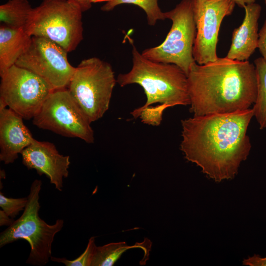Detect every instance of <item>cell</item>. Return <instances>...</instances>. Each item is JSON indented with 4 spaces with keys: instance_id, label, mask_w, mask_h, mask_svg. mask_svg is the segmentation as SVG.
<instances>
[{
    "instance_id": "603a6c76",
    "label": "cell",
    "mask_w": 266,
    "mask_h": 266,
    "mask_svg": "<svg viewBox=\"0 0 266 266\" xmlns=\"http://www.w3.org/2000/svg\"><path fill=\"white\" fill-rule=\"evenodd\" d=\"M258 48L266 62V19L259 33Z\"/></svg>"
},
{
    "instance_id": "ba28073f",
    "label": "cell",
    "mask_w": 266,
    "mask_h": 266,
    "mask_svg": "<svg viewBox=\"0 0 266 266\" xmlns=\"http://www.w3.org/2000/svg\"><path fill=\"white\" fill-rule=\"evenodd\" d=\"M33 124L64 136L94 141L91 123L67 88L54 90L33 118Z\"/></svg>"
},
{
    "instance_id": "2e32d148",
    "label": "cell",
    "mask_w": 266,
    "mask_h": 266,
    "mask_svg": "<svg viewBox=\"0 0 266 266\" xmlns=\"http://www.w3.org/2000/svg\"><path fill=\"white\" fill-rule=\"evenodd\" d=\"M33 9L28 0H9L0 5V21L11 28H25Z\"/></svg>"
},
{
    "instance_id": "83f0119b",
    "label": "cell",
    "mask_w": 266,
    "mask_h": 266,
    "mask_svg": "<svg viewBox=\"0 0 266 266\" xmlns=\"http://www.w3.org/2000/svg\"><path fill=\"white\" fill-rule=\"evenodd\" d=\"M112 0H90L91 2L92 3H97V2H108Z\"/></svg>"
},
{
    "instance_id": "9c48e42d",
    "label": "cell",
    "mask_w": 266,
    "mask_h": 266,
    "mask_svg": "<svg viewBox=\"0 0 266 266\" xmlns=\"http://www.w3.org/2000/svg\"><path fill=\"white\" fill-rule=\"evenodd\" d=\"M0 75V108L8 106L24 119H33L53 91L38 76L16 65Z\"/></svg>"
},
{
    "instance_id": "5b68a950",
    "label": "cell",
    "mask_w": 266,
    "mask_h": 266,
    "mask_svg": "<svg viewBox=\"0 0 266 266\" xmlns=\"http://www.w3.org/2000/svg\"><path fill=\"white\" fill-rule=\"evenodd\" d=\"M83 12L69 0H43L33 8L24 28L32 37L47 38L70 52L83 38Z\"/></svg>"
},
{
    "instance_id": "5bb4252c",
    "label": "cell",
    "mask_w": 266,
    "mask_h": 266,
    "mask_svg": "<svg viewBox=\"0 0 266 266\" xmlns=\"http://www.w3.org/2000/svg\"><path fill=\"white\" fill-rule=\"evenodd\" d=\"M245 17L241 25L233 33L232 43L226 57L239 61H248L258 44V20L261 6L256 2L244 7Z\"/></svg>"
},
{
    "instance_id": "ffe728a7",
    "label": "cell",
    "mask_w": 266,
    "mask_h": 266,
    "mask_svg": "<svg viewBox=\"0 0 266 266\" xmlns=\"http://www.w3.org/2000/svg\"><path fill=\"white\" fill-rule=\"evenodd\" d=\"M169 107V105L166 104H161L155 106L150 105L140 110L136 108L131 114L134 118H140L144 124L158 126L161 124L162 121V115L164 110Z\"/></svg>"
},
{
    "instance_id": "8fae6325",
    "label": "cell",
    "mask_w": 266,
    "mask_h": 266,
    "mask_svg": "<svg viewBox=\"0 0 266 266\" xmlns=\"http://www.w3.org/2000/svg\"><path fill=\"white\" fill-rule=\"evenodd\" d=\"M197 33L193 55L195 62L203 65L218 58L216 48L223 19L232 14L233 0H192Z\"/></svg>"
},
{
    "instance_id": "484cf974",
    "label": "cell",
    "mask_w": 266,
    "mask_h": 266,
    "mask_svg": "<svg viewBox=\"0 0 266 266\" xmlns=\"http://www.w3.org/2000/svg\"><path fill=\"white\" fill-rule=\"evenodd\" d=\"M77 3L83 12L89 10L92 6L90 0H69Z\"/></svg>"
},
{
    "instance_id": "ac0fdd59",
    "label": "cell",
    "mask_w": 266,
    "mask_h": 266,
    "mask_svg": "<svg viewBox=\"0 0 266 266\" xmlns=\"http://www.w3.org/2000/svg\"><path fill=\"white\" fill-rule=\"evenodd\" d=\"M257 80V93L253 109L260 129L266 128V62L263 57L254 61Z\"/></svg>"
},
{
    "instance_id": "44dd1931",
    "label": "cell",
    "mask_w": 266,
    "mask_h": 266,
    "mask_svg": "<svg viewBox=\"0 0 266 266\" xmlns=\"http://www.w3.org/2000/svg\"><path fill=\"white\" fill-rule=\"evenodd\" d=\"M96 247L95 237L92 236L89 239L84 252L76 259L69 260L64 257L57 258L51 256L50 260L62 263L66 266H91Z\"/></svg>"
},
{
    "instance_id": "9a60e30c",
    "label": "cell",
    "mask_w": 266,
    "mask_h": 266,
    "mask_svg": "<svg viewBox=\"0 0 266 266\" xmlns=\"http://www.w3.org/2000/svg\"><path fill=\"white\" fill-rule=\"evenodd\" d=\"M32 38L24 28H13L0 25V74L15 65L30 46Z\"/></svg>"
},
{
    "instance_id": "4316f807",
    "label": "cell",
    "mask_w": 266,
    "mask_h": 266,
    "mask_svg": "<svg viewBox=\"0 0 266 266\" xmlns=\"http://www.w3.org/2000/svg\"><path fill=\"white\" fill-rule=\"evenodd\" d=\"M235 3L240 7L244 8L245 6L249 3L255 2L256 0H233Z\"/></svg>"
},
{
    "instance_id": "7c38bea8",
    "label": "cell",
    "mask_w": 266,
    "mask_h": 266,
    "mask_svg": "<svg viewBox=\"0 0 266 266\" xmlns=\"http://www.w3.org/2000/svg\"><path fill=\"white\" fill-rule=\"evenodd\" d=\"M21 154L22 164L28 169H33L39 175H45L56 189L62 191L63 178H67L69 173V156L60 154L52 143L35 139Z\"/></svg>"
},
{
    "instance_id": "7402d4cb",
    "label": "cell",
    "mask_w": 266,
    "mask_h": 266,
    "mask_svg": "<svg viewBox=\"0 0 266 266\" xmlns=\"http://www.w3.org/2000/svg\"><path fill=\"white\" fill-rule=\"evenodd\" d=\"M28 202V197L11 198L0 192V207L9 217L15 218L20 211H23Z\"/></svg>"
},
{
    "instance_id": "f1b7e54d",
    "label": "cell",
    "mask_w": 266,
    "mask_h": 266,
    "mask_svg": "<svg viewBox=\"0 0 266 266\" xmlns=\"http://www.w3.org/2000/svg\"><path fill=\"white\" fill-rule=\"evenodd\" d=\"M265 3L266 4V0H265Z\"/></svg>"
},
{
    "instance_id": "4fadbf2b",
    "label": "cell",
    "mask_w": 266,
    "mask_h": 266,
    "mask_svg": "<svg viewBox=\"0 0 266 266\" xmlns=\"http://www.w3.org/2000/svg\"><path fill=\"white\" fill-rule=\"evenodd\" d=\"M23 118L6 107L0 108V161L12 164L34 138Z\"/></svg>"
},
{
    "instance_id": "d4e9b609",
    "label": "cell",
    "mask_w": 266,
    "mask_h": 266,
    "mask_svg": "<svg viewBox=\"0 0 266 266\" xmlns=\"http://www.w3.org/2000/svg\"><path fill=\"white\" fill-rule=\"evenodd\" d=\"M13 219L9 217L3 210H0V226H11L15 221Z\"/></svg>"
},
{
    "instance_id": "52a82bcc",
    "label": "cell",
    "mask_w": 266,
    "mask_h": 266,
    "mask_svg": "<svg viewBox=\"0 0 266 266\" xmlns=\"http://www.w3.org/2000/svg\"><path fill=\"white\" fill-rule=\"evenodd\" d=\"M164 14L172 21L165 39L158 46L144 49L141 54L154 62L176 65L187 75L191 65L196 62L193 49L197 30L192 0H182Z\"/></svg>"
},
{
    "instance_id": "7a4b0ae2",
    "label": "cell",
    "mask_w": 266,
    "mask_h": 266,
    "mask_svg": "<svg viewBox=\"0 0 266 266\" xmlns=\"http://www.w3.org/2000/svg\"><path fill=\"white\" fill-rule=\"evenodd\" d=\"M190 111L194 116L230 113L255 102V66L226 57L203 65L193 63L187 75Z\"/></svg>"
},
{
    "instance_id": "30bf717a",
    "label": "cell",
    "mask_w": 266,
    "mask_h": 266,
    "mask_svg": "<svg viewBox=\"0 0 266 266\" xmlns=\"http://www.w3.org/2000/svg\"><path fill=\"white\" fill-rule=\"evenodd\" d=\"M67 52L52 41L32 36L26 51L15 65L42 79L54 91L67 88L76 69L68 62Z\"/></svg>"
},
{
    "instance_id": "cb8c5ba5",
    "label": "cell",
    "mask_w": 266,
    "mask_h": 266,
    "mask_svg": "<svg viewBox=\"0 0 266 266\" xmlns=\"http://www.w3.org/2000/svg\"><path fill=\"white\" fill-rule=\"evenodd\" d=\"M242 264L248 266H266V257H262L258 255H254L244 259Z\"/></svg>"
},
{
    "instance_id": "8992f818",
    "label": "cell",
    "mask_w": 266,
    "mask_h": 266,
    "mask_svg": "<svg viewBox=\"0 0 266 266\" xmlns=\"http://www.w3.org/2000/svg\"><path fill=\"white\" fill-rule=\"evenodd\" d=\"M116 82L111 65L94 57L81 61L67 89L91 123L108 110Z\"/></svg>"
},
{
    "instance_id": "3957f363",
    "label": "cell",
    "mask_w": 266,
    "mask_h": 266,
    "mask_svg": "<svg viewBox=\"0 0 266 266\" xmlns=\"http://www.w3.org/2000/svg\"><path fill=\"white\" fill-rule=\"evenodd\" d=\"M130 41L132 46V67L129 72L120 73L117 82L121 87L132 84L142 87L146 101L137 109L140 110L156 103L170 107L190 105L186 73L176 65L146 59L132 40L130 39Z\"/></svg>"
},
{
    "instance_id": "e0dca14e",
    "label": "cell",
    "mask_w": 266,
    "mask_h": 266,
    "mask_svg": "<svg viewBox=\"0 0 266 266\" xmlns=\"http://www.w3.org/2000/svg\"><path fill=\"white\" fill-rule=\"evenodd\" d=\"M145 242L136 243L129 246L125 241L112 242L101 246H97L91 266H112L127 250L140 248L145 253L148 252Z\"/></svg>"
},
{
    "instance_id": "277c9868",
    "label": "cell",
    "mask_w": 266,
    "mask_h": 266,
    "mask_svg": "<svg viewBox=\"0 0 266 266\" xmlns=\"http://www.w3.org/2000/svg\"><path fill=\"white\" fill-rule=\"evenodd\" d=\"M41 186L40 180L32 182L22 214L0 234V248L20 239L28 241L31 250L26 263L34 266H43L50 260L55 236L64 224L63 219H58L49 225L39 217Z\"/></svg>"
},
{
    "instance_id": "d6986e66",
    "label": "cell",
    "mask_w": 266,
    "mask_h": 266,
    "mask_svg": "<svg viewBox=\"0 0 266 266\" xmlns=\"http://www.w3.org/2000/svg\"><path fill=\"white\" fill-rule=\"evenodd\" d=\"M122 4H132L141 8L145 13L147 23L155 26L158 21L165 20L164 12L158 4V0H112L106 2L100 8L103 11H110Z\"/></svg>"
},
{
    "instance_id": "6da1fadb",
    "label": "cell",
    "mask_w": 266,
    "mask_h": 266,
    "mask_svg": "<svg viewBox=\"0 0 266 266\" xmlns=\"http://www.w3.org/2000/svg\"><path fill=\"white\" fill-rule=\"evenodd\" d=\"M253 116L249 108L182 120L180 149L187 161L214 181L233 179L251 148L247 131Z\"/></svg>"
}]
</instances>
